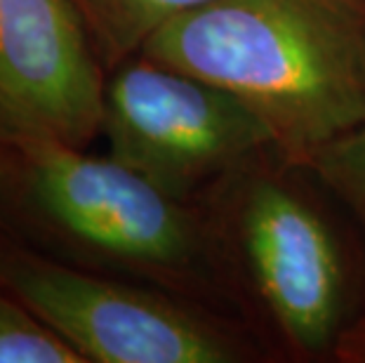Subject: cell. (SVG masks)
Returning <instances> with one entry per match:
<instances>
[{"label":"cell","instance_id":"obj_1","mask_svg":"<svg viewBox=\"0 0 365 363\" xmlns=\"http://www.w3.org/2000/svg\"><path fill=\"white\" fill-rule=\"evenodd\" d=\"M0 231L52 260L153 285L247 323L207 208L163 194L108 153L0 140Z\"/></svg>","mask_w":365,"mask_h":363},{"label":"cell","instance_id":"obj_2","mask_svg":"<svg viewBox=\"0 0 365 363\" xmlns=\"http://www.w3.org/2000/svg\"><path fill=\"white\" fill-rule=\"evenodd\" d=\"M245 319L276 361L335 363L365 312V245L309 170L267 151L200 198Z\"/></svg>","mask_w":365,"mask_h":363},{"label":"cell","instance_id":"obj_3","mask_svg":"<svg viewBox=\"0 0 365 363\" xmlns=\"http://www.w3.org/2000/svg\"><path fill=\"white\" fill-rule=\"evenodd\" d=\"M142 52L234 92L297 163L365 123V0H210Z\"/></svg>","mask_w":365,"mask_h":363},{"label":"cell","instance_id":"obj_4","mask_svg":"<svg viewBox=\"0 0 365 363\" xmlns=\"http://www.w3.org/2000/svg\"><path fill=\"white\" fill-rule=\"evenodd\" d=\"M0 290L83 363H262L267 342L236 319L175 292L66 265L0 231Z\"/></svg>","mask_w":365,"mask_h":363},{"label":"cell","instance_id":"obj_5","mask_svg":"<svg viewBox=\"0 0 365 363\" xmlns=\"http://www.w3.org/2000/svg\"><path fill=\"white\" fill-rule=\"evenodd\" d=\"M99 137L113 160L180 200H200L278 149L267 123L234 92L144 52L106 73Z\"/></svg>","mask_w":365,"mask_h":363},{"label":"cell","instance_id":"obj_6","mask_svg":"<svg viewBox=\"0 0 365 363\" xmlns=\"http://www.w3.org/2000/svg\"><path fill=\"white\" fill-rule=\"evenodd\" d=\"M104 78L73 0H0V140L88 149Z\"/></svg>","mask_w":365,"mask_h":363},{"label":"cell","instance_id":"obj_7","mask_svg":"<svg viewBox=\"0 0 365 363\" xmlns=\"http://www.w3.org/2000/svg\"><path fill=\"white\" fill-rule=\"evenodd\" d=\"M205 3L210 0H73L106 73L142 52L156 31Z\"/></svg>","mask_w":365,"mask_h":363},{"label":"cell","instance_id":"obj_8","mask_svg":"<svg viewBox=\"0 0 365 363\" xmlns=\"http://www.w3.org/2000/svg\"><path fill=\"white\" fill-rule=\"evenodd\" d=\"M302 165L344 210L365 245V123L323 146Z\"/></svg>","mask_w":365,"mask_h":363},{"label":"cell","instance_id":"obj_9","mask_svg":"<svg viewBox=\"0 0 365 363\" xmlns=\"http://www.w3.org/2000/svg\"><path fill=\"white\" fill-rule=\"evenodd\" d=\"M0 363H83V359L0 290Z\"/></svg>","mask_w":365,"mask_h":363},{"label":"cell","instance_id":"obj_10","mask_svg":"<svg viewBox=\"0 0 365 363\" xmlns=\"http://www.w3.org/2000/svg\"><path fill=\"white\" fill-rule=\"evenodd\" d=\"M335 363H365V312L341 337Z\"/></svg>","mask_w":365,"mask_h":363}]
</instances>
